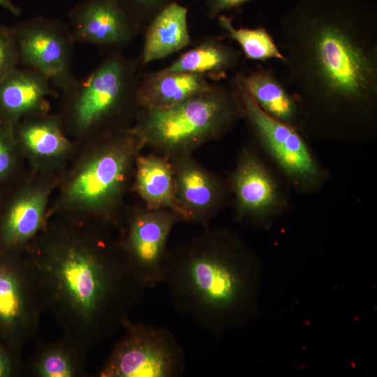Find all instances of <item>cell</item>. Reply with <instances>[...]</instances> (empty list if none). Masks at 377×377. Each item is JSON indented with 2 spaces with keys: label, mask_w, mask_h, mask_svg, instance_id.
I'll use <instances>...</instances> for the list:
<instances>
[{
  "label": "cell",
  "mask_w": 377,
  "mask_h": 377,
  "mask_svg": "<svg viewBox=\"0 0 377 377\" xmlns=\"http://www.w3.org/2000/svg\"><path fill=\"white\" fill-rule=\"evenodd\" d=\"M17 149L37 167L52 166L68 154L71 143L59 117L42 113L13 125Z\"/></svg>",
  "instance_id": "14"
},
{
  "label": "cell",
  "mask_w": 377,
  "mask_h": 377,
  "mask_svg": "<svg viewBox=\"0 0 377 377\" xmlns=\"http://www.w3.org/2000/svg\"><path fill=\"white\" fill-rule=\"evenodd\" d=\"M21 309L16 279L8 270L0 268V320L6 323H13L20 316Z\"/></svg>",
  "instance_id": "22"
},
{
  "label": "cell",
  "mask_w": 377,
  "mask_h": 377,
  "mask_svg": "<svg viewBox=\"0 0 377 377\" xmlns=\"http://www.w3.org/2000/svg\"><path fill=\"white\" fill-rule=\"evenodd\" d=\"M250 0H203L207 13L215 18L223 12L237 8Z\"/></svg>",
  "instance_id": "27"
},
{
  "label": "cell",
  "mask_w": 377,
  "mask_h": 377,
  "mask_svg": "<svg viewBox=\"0 0 377 377\" xmlns=\"http://www.w3.org/2000/svg\"><path fill=\"white\" fill-rule=\"evenodd\" d=\"M125 8L143 30L163 8L177 0H121Z\"/></svg>",
  "instance_id": "24"
},
{
  "label": "cell",
  "mask_w": 377,
  "mask_h": 377,
  "mask_svg": "<svg viewBox=\"0 0 377 377\" xmlns=\"http://www.w3.org/2000/svg\"><path fill=\"white\" fill-rule=\"evenodd\" d=\"M140 147L131 129L117 132L75 167L63 187L60 205L96 212L112 208L124 188Z\"/></svg>",
  "instance_id": "5"
},
{
  "label": "cell",
  "mask_w": 377,
  "mask_h": 377,
  "mask_svg": "<svg viewBox=\"0 0 377 377\" xmlns=\"http://www.w3.org/2000/svg\"><path fill=\"white\" fill-rule=\"evenodd\" d=\"M138 62L120 50L111 51L85 77L62 91L63 126L85 136L102 129L136 105L141 79Z\"/></svg>",
  "instance_id": "4"
},
{
  "label": "cell",
  "mask_w": 377,
  "mask_h": 377,
  "mask_svg": "<svg viewBox=\"0 0 377 377\" xmlns=\"http://www.w3.org/2000/svg\"><path fill=\"white\" fill-rule=\"evenodd\" d=\"M231 82L246 92L268 115L301 131L297 103L274 73L263 68L239 71Z\"/></svg>",
  "instance_id": "15"
},
{
  "label": "cell",
  "mask_w": 377,
  "mask_h": 377,
  "mask_svg": "<svg viewBox=\"0 0 377 377\" xmlns=\"http://www.w3.org/2000/svg\"><path fill=\"white\" fill-rule=\"evenodd\" d=\"M241 52L216 38H207L182 54L160 73H189L209 80L226 78L239 64Z\"/></svg>",
  "instance_id": "19"
},
{
  "label": "cell",
  "mask_w": 377,
  "mask_h": 377,
  "mask_svg": "<svg viewBox=\"0 0 377 377\" xmlns=\"http://www.w3.org/2000/svg\"><path fill=\"white\" fill-rule=\"evenodd\" d=\"M173 167L179 217L193 221L207 219L223 200V184L189 158H180Z\"/></svg>",
  "instance_id": "12"
},
{
  "label": "cell",
  "mask_w": 377,
  "mask_h": 377,
  "mask_svg": "<svg viewBox=\"0 0 377 377\" xmlns=\"http://www.w3.org/2000/svg\"><path fill=\"white\" fill-rule=\"evenodd\" d=\"M144 29L140 66L167 57L191 43L188 8L177 1L161 10Z\"/></svg>",
  "instance_id": "16"
},
{
  "label": "cell",
  "mask_w": 377,
  "mask_h": 377,
  "mask_svg": "<svg viewBox=\"0 0 377 377\" xmlns=\"http://www.w3.org/2000/svg\"><path fill=\"white\" fill-rule=\"evenodd\" d=\"M177 218L169 209H147L130 223L126 243L128 261L148 288L162 283L167 242Z\"/></svg>",
  "instance_id": "11"
},
{
  "label": "cell",
  "mask_w": 377,
  "mask_h": 377,
  "mask_svg": "<svg viewBox=\"0 0 377 377\" xmlns=\"http://www.w3.org/2000/svg\"><path fill=\"white\" fill-rule=\"evenodd\" d=\"M40 374L46 377H69L71 367L67 359L57 353L47 356L40 366Z\"/></svg>",
  "instance_id": "26"
},
{
  "label": "cell",
  "mask_w": 377,
  "mask_h": 377,
  "mask_svg": "<svg viewBox=\"0 0 377 377\" xmlns=\"http://www.w3.org/2000/svg\"><path fill=\"white\" fill-rule=\"evenodd\" d=\"M131 131L140 147L180 154L226 133L244 117L238 93L216 84L209 90L166 108H141Z\"/></svg>",
  "instance_id": "3"
},
{
  "label": "cell",
  "mask_w": 377,
  "mask_h": 377,
  "mask_svg": "<svg viewBox=\"0 0 377 377\" xmlns=\"http://www.w3.org/2000/svg\"><path fill=\"white\" fill-rule=\"evenodd\" d=\"M10 366L4 353L0 348V377H4L9 374Z\"/></svg>",
  "instance_id": "29"
},
{
  "label": "cell",
  "mask_w": 377,
  "mask_h": 377,
  "mask_svg": "<svg viewBox=\"0 0 377 377\" xmlns=\"http://www.w3.org/2000/svg\"><path fill=\"white\" fill-rule=\"evenodd\" d=\"M261 279L256 254L219 230L168 251L162 283L179 311L219 337L255 316Z\"/></svg>",
  "instance_id": "2"
},
{
  "label": "cell",
  "mask_w": 377,
  "mask_h": 377,
  "mask_svg": "<svg viewBox=\"0 0 377 377\" xmlns=\"http://www.w3.org/2000/svg\"><path fill=\"white\" fill-rule=\"evenodd\" d=\"M0 8L5 9L14 16H20L22 13L21 8L12 0H0Z\"/></svg>",
  "instance_id": "28"
},
{
  "label": "cell",
  "mask_w": 377,
  "mask_h": 377,
  "mask_svg": "<svg viewBox=\"0 0 377 377\" xmlns=\"http://www.w3.org/2000/svg\"><path fill=\"white\" fill-rule=\"evenodd\" d=\"M18 65V51L13 27L0 24V82Z\"/></svg>",
  "instance_id": "25"
},
{
  "label": "cell",
  "mask_w": 377,
  "mask_h": 377,
  "mask_svg": "<svg viewBox=\"0 0 377 377\" xmlns=\"http://www.w3.org/2000/svg\"><path fill=\"white\" fill-rule=\"evenodd\" d=\"M135 189L148 209H166L179 217L175 197L174 167L164 157L136 158Z\"/></svg>",
  "instance_id": "20"
},
{
  "label": "cell",
  "mask_w": 377,
  "mask_h": 377,
  "mask_svg": "<svg viewBox=\"0 0 377 377\" xmlns=\"http://www.w3.org/2000/svg\"><path fill=\"white\" fill-rule=\"evenodd\" d=\"M68 18L75 43L112 51L128 45L142 31L121 0H84L70 10Z\"/></svg>",
  "instance_id": "10"
},
{
  "label": "cell",
  "mask_w": 377,
  "mask_h": 377,
  "mask_svg": "<svg viewBox=\"0 0 377 377\" xmlns=\"http://www.w3.org/2000/svg\"><path fill=\"white\" fill-rule=\"evenodd\" d=\"M49 188L32 185L21 188L9 201L3 213L0 237L6 246L19 244L32 237L40 227Z\"/></svg>",
  "instance_id": "17"
},
{
  "label": "cell",
  "mask_w": 377,
  "mask_h": 377,
  "mask_svg": "<svg viewBox=\"0 0 377 377\" xmlns=\"http://www.w3.org/2000/svg\"><path fill=\"white\" fill-rule=\"evenodd\" d=\"M19 64L45 76L61 92L76 79L73 72L75 44L68 25L37 16L12 26Z\"/></svg>",
  "instance_id": "8"
},
{
  "label": "cell",
  "mask_w": 377,
  "mask_h": 377,
  "mask_svg": "<svg viewBox=\"0 0 377 377\" xmlns=\"http://www.w3.org/2000/svg\"><path fill=\"white\" fill-rule=\"evenodd\" d=\"M220 27L226 36L236 41L246 58L255 61L276 59L284 61L278 45L263 28H236L232 19L221 14L217 17Z\"/></svg>",
  "instance_id": "21"
},
{
  "label": "cell",
  "mask_w": 377,
  "mask_h": 377,
  "mask_svg": "<svg viewBox=\"0 0 377 377\" xmlns=\"http://www.w3.org/2000/svg\"><path fill=\"white\" fill-rule=\"evenodd\" d=\"M17 149L13 125L0 120V182L13 172L17 162Z\"/></svg>",
  "instance_id": "23"
},
{
  "label": "cell",
  "mask_w": 377,
  "mask_h": 377,
  "mask_svg": "<svg viewBox=\"0 0 377 377\" xmlns=\"http://www.w3.org/2000/svg\"><path fill=\"white\" fill-rule=\"evenodd\" d=\"M52 88L38 72L17 66L0 82V120L15 125L29 116L46 113Z\"/></svg>",
  "instance_id": "13"
},
{
  "label": "cell",
  "mask_w": 377,
  "mask_h": 377,
  "mask_svg": "<svg viewBox=\"0 0 377 377\" xmlns=\"http://www.w3.org/2000/svg\"><path fill=\"white\" fill-rule=\"evenodd\" d=\"M286 87L302 131L359 139L377 117V4L297 0L279 20Z\"/></svg>",
  "instance_id": "1"
},
{
  "label": "cell",
  "mask_w": 377,
  "mask_h": 377,
  "mask_svg": "<svg viewBox=\"0 0 377 377\" xmlns=\"http://www.w3.org/2000/svg\"><path fill=\"white\" fill-rule=\"evenodd\" d=\"M230 186L237 219L256 226L269 228L289 207L285 183L251 149L241 151Z\"/></svg>",
  "instance_id": "9"
},
{
  "label": "cell",
  "mask_w": 377,
  "mask_h": 377,
  "mask_svg": "<svg viewBox=\"0 0 377 377\" xmlns=\"http://www.w3.org/2000/svg\"><path fill=\"white\" fill-rule=\"evenodd\" d=\"M105 367V376L177 377L182 375L185 355L168 329L138 323L128 326Z\"/></svg>",
  "instance_id": "7"
},
{
  "label": "cell",
  "mask_w": 377,
  "mask_h": 377,
  "mask_svg": "<svg viewBox=\"0 0 377 377\" xmlns=\"http://www.w3.org/2000/svg\"><path fill=\"white\" fill-rule=\"evenodd\" d=\"M231 83L259 146L286 184L302 194L320 191L327 182L329 173L302 131L268 115L246 92Z\"/></svg>",
  "instance_id": "6"
},
{
  "label": "cell",
  "mask_w": 377,
  "mask_h": 377,
  "mask_svg": "<svg viewBox=\"0 0 377 377\" xmlns=\"http://www.w3.org/2000/svg\"><path fill=\"white\" fill-rule=\"evenodd\" d=\"M215 84L189 73H149L140 79L137 102L141 108H166L211 89Z\"/></svg>",
  "instance_id": "18"
}]
</instances>
